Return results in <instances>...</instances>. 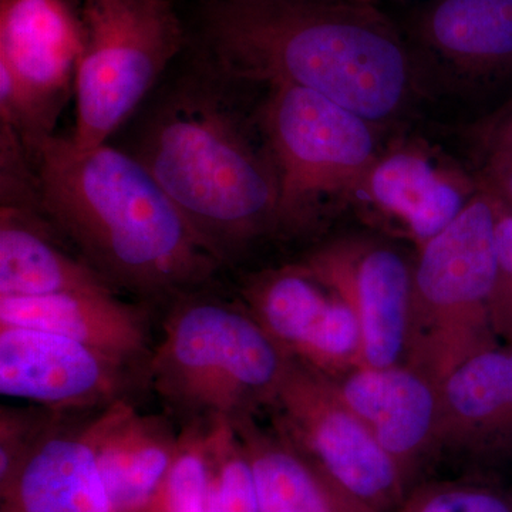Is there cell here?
I'll list each match as a JSON object with an SVG mask.
<instances>
[{"label":"cell","instance_id":"22","mask_svg":"<svg viewBox=\"0 0 512 512\" xmlns=\"http://www.w3.org/2000/svg\"><path fill=\"white\" fill-rule=\"evenodd\" d=\"M208 512H261L251 464L231 420L207 423Z\"/></svg>","mask_w":512,"mask_h":512},{"label":"cell","instance_id":"10","mask_svg":"<svg viewBox=\"0 0 512 512\" xmlns=\"http://www.w3.org/2000/svg\"><path fill=\"white\" fill-rule=\"evenodd\" d=\"M241 295L245 308L293 362L326 377L360 366L356 312L308 266L256 275Z\"/></svg>","mask_w":512,"mask_h":512},{"label":"cell","instance_id":"24","mask_svg":"<svg viewBox=\"0 0 512 512\" xmlns=\"http://www.w3.org/2000/svg\"><path fill=\"white\" fill-rule=\"evenodd\" d=\"M393 512H512V498L481 485H430L407 495Z\"/></svg>","mask_w":512,"mask_h":512},{"label":"cell","instance_id":"26","mask_svg":"<svg viewBox=\"0 0 512 512\" xmlns=\"http://www.w3.org/2000/svg\"><path fill=\"white\" fill-rule=\"evenodd\" d=\"M495 248L497 281L491 302V320L497 338L512 345V212L505 210L501 202L495 231Z\"/></svg>","mask_w":512,"mask_h":512},{"label":"cell","instance_id":"11","mask_svg":"<svg viewBox=\"0 0 512 512\" xmlns=\"http://www.w3.org/2000/svg\"><path fill=\"white\" fill-rule=\"evenodd\" d=\"M131 366L57 333L0 325V393L50 412L123 399Z\"/></svg>","mask_w":512,"mask_h":512},{"label":"cell","instance_id":"8","mask_svg":"<svg viewBox=\"0 0 512 512\" xmlns=\"http://www.w3.org/2000/svg\"><path fill=\"white\" fill-rule=\"evenodd\" d=\"M271 406L276 430L340 493L372 512H393L403 503L402 467L343 403L332 379L292 360Z\"/></svg>","mask_w":512,"mask_h":512},{"label":"cell","instance_id":"13","mask_svg":"<svg viewBox=\"0 0 512 512\" xmlns=\"http://www.w3.org/2000/svg\"><path fill=\"white\" fill-rule=\"evenodd\" d=\"M2 512H111L96 453L94 420H55L0 487Z\"/></svg>","mask_w":512,"mask_h":512},{"label":"cell","instance_id":"25","mask_svg":"<svg viewBox=\"0 0 512 512\" xmlns=\"http://www.w3.org/2000/svg\"><path fill=\"white\" fill-rule=\"evenodd\" d=\"M52 416L30 410L2 407L0 412V487L8 483L13 471L37 439L50 426Z\"/></svg>","mask_w":512,"mask_h":512},{"label":"cell","instance_id":"23","mask_svg":"<svg viewBox=\"0 0 512 512\" xmlns=\"http://www.w3.org/2000/svg\"><path fill=\"white\" fill-rule=\"evenodd\" d=\"M207 423L184 424L173 463L146 512H208Z\"/></svg>","mask_w":512,"mask_h":512},{"label":"cell","instance_id":"6","mask_svg":"<svg viewBox=\"0 0 512 512\" xmlns=\"http://www.w3.org/2000/svg\"><path fill=\"white\" fill-rule=\"evenodd\" d=\"M82 35L70 140L92 148L147 99L185 45L173 0H76Z\"/></svg>","mask_w":512,"mask_h":512},{"label":"cell","instance_id":"14","mask_svg":"<svg viewBox=\"0 0 512 512\" xmlns=\"http://www.w3.org/2000/svg\"><path fill=\"white\" fill-rule=\"evenodd\" d=\"M332 382L407 476L440 421L437 384L420 370L399 365L353 367L339 383Z\"/></svg>","mask_w":512,"mask_h":512},{"label":"cell","instance_id":"21","mask_svg":"<svg viewBox=\"0 0 512 512\" xmlns=\"http://www.w3.org/2000/svg\"><path fill=\"white\" fill-rule=\"evenodd\" d=\"M433 49L471 67L512 62V0H439L421 19Z\"/></svg>","mask_w":512,"mask_h":512},{"label":"cell","instance_id":"27","mask_svg":"<svg viewBox=\"0 0 512 512\" xmlns=\"http://www.w3.org/2000/svg\"><path fill=\"white\" fill-rule=\"evenodd\" d=\"M494 173L495 178H497L498 187H500L501 192H503L512 207V158L495 156Z\"/></svg>","mask_w":512,"mask_h":512},{"label":"cell","instance_id":"1","mask_svg":"<svg viewBox=\"0 0 512 512\" xmlns=\"http://www.w3.org/2000/svg\"><path fill=\"white\" fill-rule=\"evenodd\" d=\"M20 141L37 211L114 291L174 301L204 289L222 268L127 150L80 148L55 134Z\"/></svg>","mask_w":512,"mask_h":512},{"label":"cell","instance_id":"4","mask_svg":"<svg viewBox=\"0 0 512 512\" xmlns=\"http://www.w3.org/2000/svg\"><path fill=\"white\" fill-rule=\"evenodd\" d=\"M291 362L244 303L200 289L174 299L146 376L185 424L235 421L271 406Z\"/></svg>","mask_w":512,"mask_h":512},{"label":"cell","instance_id":"2","mask_svg":"<svg viewBox=\"0 0 512 512\" xmlns=\"http://www.w3.org/2000/svg\"><path fill=\"white\" fill-rule=\"evenodd\" d=\"M201 59L242 84L301 87L380 123L409 96L413 57L370 0H205Z\"/></svg>","mask_w":512,"mask_h":512},{"label":"cell","instance_id":"9","mask_svg":"<svg viewBox=\"0 0 512 512\" xmlns=\"http://www.w3.org/2000/svg\"><path fill=\"white\" fill-rule=\"evenodd\" d=\"M82 35L69 0H0V117L20 140L53 134L74 94Z\"/></svg>","mask_w":512,"mask_h":512},{"label":"cell","instance_id":"5","mask_svg":"<svg viewBox=\"0 0 512 512\" xmlns=\"http://www.w3.org/2000/svg\"><path fill=\"white\" fill-rule=\"evenodd\" d=\"M500 202L480 195L424 244L413 271L409 346L414 369L439 386L468 357L497 346L491 302L497 281Z\"/></svg>","mask_w":512,"mask_h":512},{"label":"cell","instance_id":"18","mask_svg":"<svg viewBox=\"0 0 512 512\" xmlns=\"http://www.w3.org/2000/svg\"><path fill=\"white\" fill-rule=\"evenodd\" d=\"M232 424L251 464L261 512H372L340 493L278 430L259 429L254 416Z\"/></svg>","mask_w":512,"mask_h":512},{"label":"cell","instance_id":"7","mask_svg":"<svg viewBox=\"0 0 512 512\" xmlns=\"http://www.w3.org/2000/svg\"><path fill=\"white\" fill-rule=\"evenodd\" d=\"M268 90L259 119L278 174V227L298 232L326 202L365 184L377 161L373 123L301 87Z\"/></svg>","mask_w":512,"mask_h":512},{"label":"cell","instance_id":"19","mask_svg":"<svg viewBox=\"0 0 512 512\" xmlns=\"http://www.w3.org/2000/svg\"><path fill=\"white\" fill-rule=\"evenodd\" d=\"M440 417L481 448L512 446V345L483 350L439 384Z\"/></svg>","mask_w":512,"mask_h":512},{"label":"cell","instance_id":"16","mask_svg":"<svg viewBox=\"0 0 512 512\" xmlns=\"http://www.w3.org/2000/svg\"><path fill=\"white\" fill-rule=\"evenodd\" d=\"M96 453L111 512H146L177 450L167 420L143 416L127 400L94 419Z\"/></svg>","mask_w":512,"mask_h":512},{"label":"cell","instance_id":"15","mask_svg":"<svg viewBox=\"0 0 512 512\" xmlns=\"http://www.w3.org/2000/svg\"><path fill=\"white\" fill-rule=\"evenodd\" d=\"M0 325L57 333L131 365L151 355L146 312L113 291L0 298Z\"/></svg>","mask_w":512,"mask_h":512},{"label":"cell","instance_id":"28","mask_svg":"<svg viewBox=\"0 0 512 512\" xmlns=\"http://www.w3.org/2000/svg\"><path fill=\"white\" fill-rule=\"evenodd\" d=\"M495 156L512 158V111L498 126L495 134Z\"/></svg>","mask_w":512,"mask_h":512},{"label":"cell","instance_id":"17","mask_svg":"<svg viewBox=\"0 0 512 512\" xmlns=\"http://www.w3.org/2000/svg\"><path fill=\"white\" fill-rule=\"evenodd\" d=\"M52 228L36 208L2 201L0 298L116 292L82 258L64 251Z\"/></svg>","mask_w":512,"mask_h":512},{"label":"cell","instance_id":"20","mask_svg":"<svg viewBox=\"0 0 512 512\" xmlns=\"http://www.w3.org/2000/svg\"><path fill=\"white\" fill-rule=\"evenodd\" d=\"M366 190L383 210L402 220L423 244L440 234L466 207L461 192L414 153H393L376 161Z\"/></svg>","mask_w":512,"mask_h":512},{"label":"cell","instance_id":"3","mask_svg":"<svg viewBox=\"0 0 512 512\" xmlns=\"http://www.w3.org/2000/svg\"><path fill=\"white\" fill-rule=\"evenodd\" d=\"M235 82L202 62L168 84L138 123L128 153L147 168L224 266L279 231L278 174L261 119Z\"/></svg>","mask_w":512,"mask_h":512},{"label":"cell","instance_id":"12","mask_svg":"<svg viewBox=\"0 0 512 512\" xmlns=\"http://www.w3.org/2000/svg\"><path fill=\"white\" fill-rule=\"evenodd\" d=\"M323 284L352 306L362 332L360 366H396L409 346L413 272L389 248H372L348 258L328 248L305 264Z\"/></svg>","mask_w":512,"mask_h":512}]
</instances>
